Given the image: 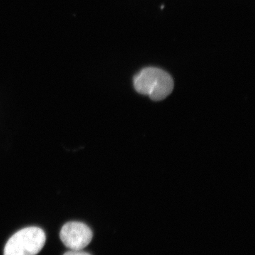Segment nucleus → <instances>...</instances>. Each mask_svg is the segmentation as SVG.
<instances>
[{
	"mask_svg": "<svg viewBox=\"0 0 255 255\" xmlns=\"http://www.w3.org/2000/svg\"><path fill=\"white\" fill-rule=\"evenodd\" d=\"M133 82L137 92L148 95L154 101L164 100L174 89L172 77L167 72L157 68L143 69L135 75Z\"/></svg>",
	"mask_w": 255,
	"mask_h": 255,
	"instance_id": "f257e3e1",
	"label": "nucleus"
},
{
	"mask_svg": "<svg viewBox=\"0 0 255 255\" xmlns=\"http://www.w3.org/2000/svg\"><path fill=\"white\" fill-rule=\"evenodd\" d=\"M46 241V233L41 228H23L9 238L5 246L4 255H36Z\"/></svg>",
	"mask_w": 255,
	"mask_h": 255,
	"instance_id": "f03ea898",
	"label": "nucleus"
},
{
	"mask_svg": "<svg viewBox=\"0 0 255 255\" xmlns=\"http://www.w3.org/2000/svg\"><path fill=\"white\" fill-rule=\"evenodd\" d=\"M63 255H91L87 252L82 251H70L66 252Z\"/></svg>",
	"mask_w": 255,
	"mask_h": 255,
	"instance_id": "20e7f679",
	"label": "nucleus"
},
{
	"mask_svg": "<svg viewBox=\"0 0 255 255\" xmlns=\"http://www.w3.org/2000/svg\"><path fill=\"white\" fill-rule=\"evenodd\" d=\"M92 230L82 222L72 221L65 223L60 230V238L69 249L82 251L92 241Z\"/></svg>",
	"mask_w": 255,
	"mask_h": 255,
	"instance_id": "7ed1b4c3",
	"label": "nucleus"
}]
</instances>
